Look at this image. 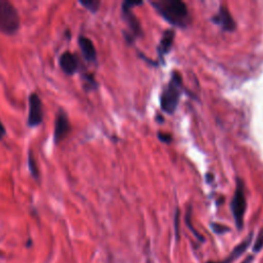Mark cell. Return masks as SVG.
I'll return each instance as SVG.
<instances>
[{
    "label": "cell",
    "mask_w": 263,
    "mask_h": 263,
    "mask_svg": "<svg viewBox=\"0 0 263 263\" xmlns=\"http://www.w3.org/2000/svg\"><path fill=\"white\" fill-rule=\"evenodd\" d=\"M71 125L68 118L67 113L64 109H59L54 122V130H53V141L55 144L61 143L70 133Z\"/></svg>",
    "instance_id": "7"
},
{
    "label": "cell",
    "mask_w": 263,
    "mask_h": 263,
    "mask_svg": "<svg viewBox=\"0 0 263 263\" xmlns=\"http://www.w3.org/2000/svg\"><path fill=\"white\" fill-rule=\"evenodd\" d=\"M158 139H159L160 141H162V142H165V143L171 142V136H170L168 134H162V133H160V134H158Z\"/></svg>",
    "instance_id": "18"
},
{
    "label": "cell",
    "mask_w": 263,
    "mask_h": 263,
    "mask_svg": "<svg viewBox=\"0 0 263 263\" xmlns=\"http://www.w3.org/2000/svg\"><path fill=\"white\" fill-rule=\"evenodd\" d=\"M5 135H6V130H5V127L0 119V140H2L5 137Z\"/></svg>",
    "instance_id": "19"
},
{
    "label": "cell",
    "mask_w": 263,
    "mask_h": 263,
    "mask_svg": "<svg viewBox=\"0 0 263 263\" xmlns=\"http://www.w3.org/2000/svg\"><path fill=\"white\" fill-rule=\"evenodd\" d=\"M230 208H231V212H232L237 229H241L243 225V216L247 208V201H246V195H245L243 182L239 178L236 179L235 191L233 194V198L231 200Z\"/></svg>",
    "instance_id": "4"
},
{
    "label": "cell",
    "mask_w": 263,
    "mask_h": 263,
    "mask_svg": "<svg viewBox=\"0 0 263 263\" xmlns=\"http://www.w3.org/2000/svg\"><path fill=\"white\" fill-rule=\"evenodd\" d=\"M79 4L82 5L88 11L95 13L99 10L101 2L99 0H79Z\"/></svg>",
    "instance_id": "14"
},
{
    "label": "cell",
    "mask_w": 263,
    "mask_h": 263,
    "mask_svg": "<svg viewBox=\"0 0 263 263\" xmlns=\"http://www.w3.org/2000/svg\"><path fill=\"white\" fill-rule=\"evenodd\" d=\"M212 227H213L214 231H215V232H218V233H222V232L226 231V229H227L225 226L220 225V224H215V223L212 224Z\"/></svg>",
    "instance_id": "17"
},
{
    "label": "cell",
    "mask_w": 263,
    "mask_h": 263,
    "mask_svg": "<svg viewBox=\"0 0 263 263\" xmlns=\"http://www.w3.org/2000/svg\"><path fill=\"white\" fill-rule=\"evenodd\" d=\"M252 238H253V233H250L249 236L245 240H242L238 246L235 247V249L231 252V254L225 260H223L221 262H210V263H231L233 260L237 259L249 248V246L252 241Z\"/></svg>",
    "instance_id": "11"
},
{
    "label": "cell",
    "mask_w": 263,
    "mask_h": 263,
    "mask_svg": "<svg viewBox=\"0 0 263 263\" xmlns=\"http://www.w3.org/2000/svg\"><path fill=\"white\" fill-rule=\"evenodd\" d=\"M20 25L21 18L15 6L7 0H0V32L5 35H14Z\"/></svg>",
    "instance_id": "3"
},
{
    "label": "cell",
    "mask_w": 263,
    "mask_h": 263,
    "mask_svg": "<svg viewBox=\"0 0 263 263\" xmlns=\"http://www.w3.org/2000/svg\"><path fill=\"white\" fill-rule=\"evenodd\" d=\"M43 121L42 102L38 93L31 92L29 96V113L27 124L29 127H37Z\"/></svg>",
    "instance_id": "6"
},
{
    "label": "cell",
    "mask_w": 263,
    "mask_h": 263,
    "mask_svg": "<svg viewBox=\"0 0 263 263\" xmlns=\"http://www.w3.org/2000/svg\"><path fill=\"white\" fill-rule=\"evenodd\" d=\"M182 79L179 73H174L170 82L163 88L160 95V107L168 114H173L178 106L181 95Z\"/></svg>",
    "instance_id": "2"
},
{
    "label": "cell",
    "mask_w": 263,
    "mask_h": 263,
    "mask_svg": "<svg viewBox=\"0 0 263 263\" xmlns=\"http://www.w3.org/2000/svg\"><path fill=\"white\" fill-rule=\"evenodd\" d=\"M263 247V229L260 231L255 243H254V247H253V251L254 252H258L262 249Z\"/></svg>",
    "instance_id": "16"
},
{
    "label": "cell",
    "mask_w": 263,
    "mask_h": 263,
    "mask_svg": "<svg viewBox=\"0 0 263 263\" xmlns=\"http://www.w3.org/2000/svg\"><path fill=\"white\" fill-rule=\"evenodd\" d=\"M252 259H253V257H252V256H250V257H248V258H247L242 263H250V262L252 261Z\"/></svg>",
    "instance_id": "20"
},
{
    "label": "cell",
    "mask_w": 263,
    "mask_h": 263,
    "mask_svg": "<svg viewBox=\"0 0 263 263\" xmlns=\"http://www.w3.org/2000/svg\"><path fill=\"white\" fill-rule=\"evenodd\" d=\"M59 66L66 75H73L78 70V61L71 51H64L59 58Z\"/></svg>",
    "instance_id": "8"
},
{
    "label": "cell",
    "mask_w": 263,
    "mask_h": 263,
    "mask_svg": "<svg viewBox=\"0 0 263 263\" xmlns=\"http://www.w3.org/2000/svg\"><path fill=\"white\" fill-rule=\"evenodd\" d=\"M82 81H83L84 89L89 90V89H95V88L98 87V84H97L96 80L93 79L92 75H90V74H87V73L83 74L82 75Z\"/></svg>",
    "instance_id": "15"
},
{
    "label": "cell",
    "mask_w": 263,
    "mask_h": 263,
    "mask_svg": "<svg viewBox=\"0 0 263 263\" xmlns=\"http://www.w3.org/2000/svg\"><path fill=\"white\" fill-rule=\"evenodd\" d=\"M78 45H79V48L83 54V58L87 61V62H96L97 60V50H96V47L92 43V41L84 36V35H80L78 37Z\"/></svg>",
    "instance_id": "10"
},
{
    "label": "cell",
    "mask_w": 263,
    "mask_h": 263,
    "mask_svg": "<svg viewBox=\"0 0 263 263\" xmlns=\"http://www.w3.org/2000/svg\"><path fill=\"white\" fill-rule=\"evenodd\" d=\"M28 168L32 175V177L38 181L40 176H39V170H38V166H37V162H36V159L34 157V154L32 152V150L30 149L29 152H28Z\"/></svg>",
    "instance_id": "13"
},
{
    "label": "cell",
    "mask_w": 263,
    "mask_h": 263,
    "mask_svg": "<svg viewBox=\"0 0 263 263\" xmlns=\"http://www.w3.org/2000/svg\"><path fill=\"white\" fill-rule=\"evenodd\" d=\"M143 2L142 1H124L122 3V16L124 18V21L126 22L127 26H128V30H129V34L127 35L126 40H130L132 36L133 38H137L139 35H141L142 30L140 27V24L137 20V17L135 16V14L132 12V7L136 6V5H141Z\"/></svg>",
    "instance_id": "5"
},
{
    "label": "cell",
    "mask_w": 263,
    "mask_h": 263,
    "mask_svg": "<svg viewBox=\"0 0 263 263\" xmlns=\"http://www.w3.org/2000/svg\"><path fill=\"white\" fill-rule=\"evenodd\" d=\"M157 12L170 24L185 27L189 22L186 4L181 0H157L150 2Z\"/></svg>",
    "instance_id": "1"
},
{
    "label": "cell",
    "mask_w": 263,
    "mask_h": 263,
    "mask_svg": "<svg viewBox=\"0 0 263 263\" xmlns=\"http://www.w3.org/2000/svg\"><path fill=\"white\" fill-rule=\"evenodd\" d=\"M213 22L221 27L224 31L231 32L235 29V22L229 13L228 9L224 6H221L219 11L213 16Z\"/></svg>",
    "instance_id": "9"
},
{
    "label": "cell",
    "mask_w": 263,
    "mask_h": 263,
    "mask_svg": "<svg viewBox=\"0 0 263 263\" xmlns=\"http://www.w3.org/2000/svg\"><path fill=\"white\" fill-rule=\"evenodd\" d=\"M174 38H175V32L173 30H166L163 33L158 45V54L161 59L163 58L164 54H166L170 51L173 45Z\"/></svg>",
    "instance_id": "12"
}]
</instances>
